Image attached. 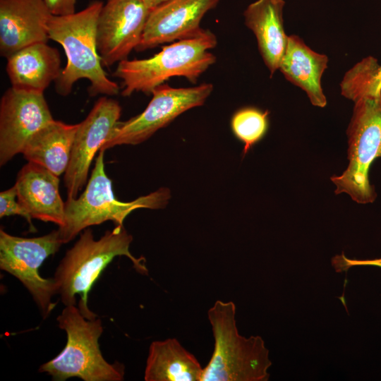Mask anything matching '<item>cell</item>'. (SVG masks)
Masks as SVG:
<instances>
[{
  "mask_svg": "<svg viewBox=\"0 0 381 381\" xmlns=\"http://www.w3.org/2000/svg\"><path fill=\"white\" fill-rule=\"evenodd\" d=\"M133 236L123 225H116L98 240L88 227L83 231L78 240L68 250L59 262L53 279L62 303L75 305V296H80L78 308L87 319L97 318L88 308V294L104 270L117 256H126L135 270L147 275L145 259L134 257L130 252Z\"/></svg>",
  "mask_w": 381,
  "mask_h": 381,
  "instance_id": "6da1fadb",
  "label": "cell"
},
{
  "mask_svg": "<svg viewBox=\"0 0 381 381\" xmlns=\"http://www.w3.org/2000/svg\"><path fill=\"white\" fill-rule=\"evenodd\" d=\"M102 1H93L79 12L67 16H52L48 24L49 40L60 44L67 63L55 81L56 92L68 95L80 79L90 82L89 93L116 95L119 86L108 78L97 52V24Z\"/></svg>",
  "mask_w": 381,
  "mask_h": 381,
  "instance_id": "7a4b0ae2",
  "label": "cell"
},
{
  "mask_svg": "<svg viewBox=\"0 0 381 381\" xmlns=\"http://www.w3.org/2000/svg\"><path fill=\"white\" fill-rule=\"evenodd\" d=\"M236 306L217 301L207 311L214 344L203 368L201 381H267L272 365L270 352L260 336L246 337L238 332Z\"/></svg>",
  "mask_w": 381,
  "mask_h": 381,
  "instance_id": "3957f363",
  "label": "cell"
},
{
  "mask_svg": "<svg viewBox=\"0 0 381 381\" xmlns=\"http://www.w3.org/2000/svg\"><path fill=\"white\" fill-rule=\"evenodd\" d=\"M217 44L215 35L202 29L195 36L164 47L148 59L120 61L114 75L122 80L121 95L128 97L135 92L152 93L155 88L176 76L195 83L216 62V56L209 50Z\"/></svg>",
  "mask_w": 381,
  "mask_h": 381,
  "instance_id": "277c9868",
  "label": "cell"
},
{
  "mask_svg": "<svg viewBox=\"0 0 381 381\" xmlns=\"http://www.w3.org/2000/svg\"><path fill=\"white\" fill-rule=\"evenodd\" d=\"M59 327L66 332L67 341L63 350L39 368L40 373L53 380L78 377L84 381H122L124 366L109 363L103 357L99 339L103 332L99 318L87 319L75 305L66 306L56 318Z\"/></svg>",
  "mask_w": 381,
  "mask_h": 381,
  "instance_id": "5b68a950",
  "label": "cell"
},
{
  "mask_svg": "<svg viewBox=\"0 0 381 381\" xmlns=\"http://www.w3.org/2000/svg\"><path fill=\"white\" fill-rule=\"evenodd\" d=\"M104 151L99 150L85 189L77 198H67L65 202L64 223L59 227L60 238L67 243L84 229L111 221L123 225L126 217L140 208H164L171 197L170 190L161 188L131 202L116 199L112 183L107 176L104 162Z\"/></svg>",
  "mask_w": 381,
  "mask_h": 381,
  "instance_id": "8992f818",
  "label": "cell"
},
{
  "mask_svg": "<svg viewBox=\"0 0 381 381\" xmlns=\"http://www.w3.org/2000/svg\"><path fill=\"white\" fill-rule=\"evenodd\" d=\"M346 134L349 165L341 175L331 177L334 193H346L359 204L373 203L377 193L369 180V170L381 158V96L354 102Z\"/></svg>",
  "mask_w": 381,
  "mask_h": 381,
  "instance_id": "52a82bcc",
  "label": "cell"
},
{
  "mask_svg": "<svg viewBox=\"0 0 381 381\" xmlns=\"http://www.w3.org/2000/svg\"><path fill=\"white\" fill-rule=\"evenodd\" d=\"M64 244L59 230L32 238L13 236L0 230V268L17 278L31 294L44 319L56 307L53 296L57 294L53 278L39 273L44 261L54 255Z\"/></svg>",
  "mask_w": 381,
  "mask_h": 381,
  "instance_id": "ba28073f",
  "label": "cell"
},
{
  "mask_svg": "<svg viewBox=\"0 0 381 381\" xmlns=\"http://www.w3.org/2000/svg\"><path fill=\"white\" fill-rule=\"evenodd\" d=\"M212 90L211 83L188 87H172L164 83L157 87L145 109L126 121H118L100 150L145 141L183 112L202 105Z\"/></svg>",
  "mask_w": 381,
  "mask_h": 381,
  "instance_id": "9c48e42d",
  "label": "cell"
},
{
  "mask_svg": "<svg viewBox=\"0 0 381 381\" xmlns=\"http://www.w3.org/2000/svg\"><path fill=\"white\" fill-rule=\"evenodd\" d=\"M54 120L43 93L8 88L0 102V165L23 153L28 141Z\"/></svg>",
  "mask_w": 381,
  "mask_h": 381,
  "instance_id": "30bf717a",
  "label": "cell"
},
{
  "mask_svg": "<svg viewBox=\"0 0 381 381\" xmlns=\"http://www.w3.org/2000/svg\"><path fill=\"white\" fill-rule=\"evenodd\" d=\"M150 11L142 0H107L97 24V47L102 66L109 68L136 49Z\"/></svg>",
  "mask_w": 381,
  "mask_h": 381,
  "instance_id": "8fae6325",
  "label": "cell"
},
{
  "mask_svg": "<svg viewBox=\"0 0 381 381\" xmlns=\"http://www.w3.org/2000/svg\"><path fill=\"white\" fill-rule=\"evenodd\" d=\"M121 113V107L117 101L102 97L78 123L64 177L68 198H77L86 184L92 159L119 121Z\"/></svg>",
  "mask_w": 381,
  "mask_h": 381,
  "instance_id": "7c38bea8",
  "label": "cell"
},
{
  "mask_svg": "<svg viewBox=\"0 0 381 381\" xmlns=\"http://www.w3.org/2000/svg\"><path fill=\"white\" fill-rule=\"evenodd\" d=\"M219 0H168L151 9L140 42L135 50L152 49L198 34L204 16Z\"/></svg>",
  "mask_w": 381,
  "mask_h": 381,
  "instance_id": "4fadbf2b",
  "label": "cell"
},
{
  "mask_svg": "<svg viewBox=\"0 0 381 381\" xmlns=\"http://www.w3.org/2000/svg\"><path fill=\"white\" fill-rule=\"evenodd\" d=\"M52 14L44 0H0V54L8 58L30 45L47 42Z\"/></svg>",
  "mask_w": 381,
  "mask_h": 381,
  "instance_id": "5bb4252c",
  "label": "cell"
},
{
  "mask_svg": "<svg viewBox=\"0 0 381 381\" xmlns=\"http://www.w3.org/2000/svg\"><path fill=\"white\" fill-rule=\"evenodd\" d=\"M59 179L45 167L28 162L20 170L14 184L17 199L32 219L62 226L65 202L59 193Z\"/></svg>",
  "mask_w": 381,
  "mask_h": 381,
  "instance_id": "9a60e30c",
  "label": "cell"
},
{
  "mask_svg": "<svg viewBox=\"0 0 381 381\" xmlns=\"http://www.w3.org/2000/svg\"><path fill=\"white\" fill-rule=\"evenodd\" d=\"M61 71L60 54L47 42L30 45L7 58L11 87L19 90L44 93Z\"/></svg>",
  "mask_w": 381,
  "mask_h": 381,
  "instance_id": "2e32d148",
  "label": "cell"
},
{
  "mask_svg": "<svg viewBox=\"0 0 381 381\" xmlns=\"http://www.w3.org/2000/svg\"><path fill=\"white\" fill-rule=\"evenodd\" d=\"M284 0H257L245 10V24L254 33L270 77L279 68L288 36L284 32Z\"/></svg>",
  "mask_w": 381,
  "mask_h": 381,
  "instance_id": "e0dca14e",
  "label": "cell"
},
{
  "mask_svg": "<svg viewBox=\"0 0 381 381\" xmlns=\"http://www.w3.org/2000/svg\"><path fill=\"white\" fill-rule=\"evenodd\" d=\"M327 62L325 54L312 50L299 37L290 35L279 69L286 79L306 92L313 105L325 107L327 99L321 78Z\"/></svg>",
  "mask_w": 381,
  "mask_h": 381,
  "instance_id": "ac0fdd59",
  "label": "cell"
},
{
  "mask_svg": "<svg viewBox=\"0 0 381 381\" xmlns=\"http://www.w3.org/2000/svg\"><path fill=\"white\" fill-rule=\"evenodd\" d=\"M203 368L175 338L152 341L149 347L145 381H201Z\"/></svg>",
  "mask_w": 381,
  "mask_h": 381,
  "instance_id": "d6986e66",
  "label": "cell"
},
{
  "mask_svg": "<svg viewBox=\"0 0 381 381\" xmlns=\"http://www.w3.org/2000/svg\"><path fill=\"white\" fill-rule=\"evenodd\" d=\"M78 127V123L54 120L28 141L23 152L25 159L59 176L68 168Z\"/></svg>",
  "mask_w": 381,
  "mask_h": 381,
  "instance_id": "ffe728a7",
  "label": "cell"
},
{
  "mask_svg": "<svg viewBox=\"0 0 381 381\" xmlns=\"http://www.w3.org/2000/svg\"><path fill=\"white\" fill-rule=\"evenodd\" d=\"M268 114L255 107H244L232 116L231 127L237 139L243 144V155L260 141L268 129Z\"/></svg>",
  "mask_w": 381,
  "mask_h": 381,
  "instance_id": "44dd1931",
  "label": "cell"
},
{
  "mask_svg": "<svg viewBox=\"0 0 381 381\" xmlns=\"http://www.w3.org/2000/svg\"><path fill=\"white\" fill-rule=\"evenodd\" d=\"M352 80L357 98L381 96V65L368 56L352 68Z\"/></svg>",
  "mask_w": 381,
  "mask_h": 381,
  "instance_id": "7402d4cb",
  "label": "cell"
},
{
  "mask_svg": "<svg viewBox=\"0 0 381 381\" xmlns=\"http://www.w3.org/2000/svg\"><path fill=\"white\" fill-rule=\"evenodd\" d=\"M11 215H20L24 217L33 227L32 217L17 199L15 186L0 193V217Z\"/></svg>",
  "mask_w": 381,
  "mask_h": 381,
  "instance_id": "603a6c76",
  "label": "cell"
},
{
  "mask_svg": "<svg viewBox=\"0 0 381 381\" xmlns=\"http://www.w3.org/2000/svg\"><path fill=\"white\" fill-rule=\"evenodd\" d=\"M334 270L338 272H346L355 266H375L381 267V257L372 260H358L347 258L344 254L337 255L332 260Z\"/></svg>",
  "mask_w": 381,
  "mask_h": 381,
  "instance_id": "cb8c5ba5",
  "label": "cell"
},
{
  "mask_svg": "<svg viewBox=\"0 0 381 381\" xmlns=\"http://www.w3.org/2000/svg\"><path fill=\"white\" fill-rule=\"evenodd\" d=\"M53 16H67L75 11L76 0H44Z\"/></svg>",
  "mask_w": 381,
  "mask_h": 381,
  "instance_id": "d4e9b609",
  "label": "cell"
},
{
  "mask_svg": "<svg viewBox=\"0 0 381 381\" xmlns=\"http://www.w3.org/2000/svg\"><path fill=\"white\" fill-rule=\"evenodd\" d=\"M147 7L152 9L160 4L167 1L168 0H142Z\"/></svg>",
  "mask_w": 381,
  "mask_h": 381,
  "instance_id": "484cf974",
  "label": "cell"
}]
</instances>
